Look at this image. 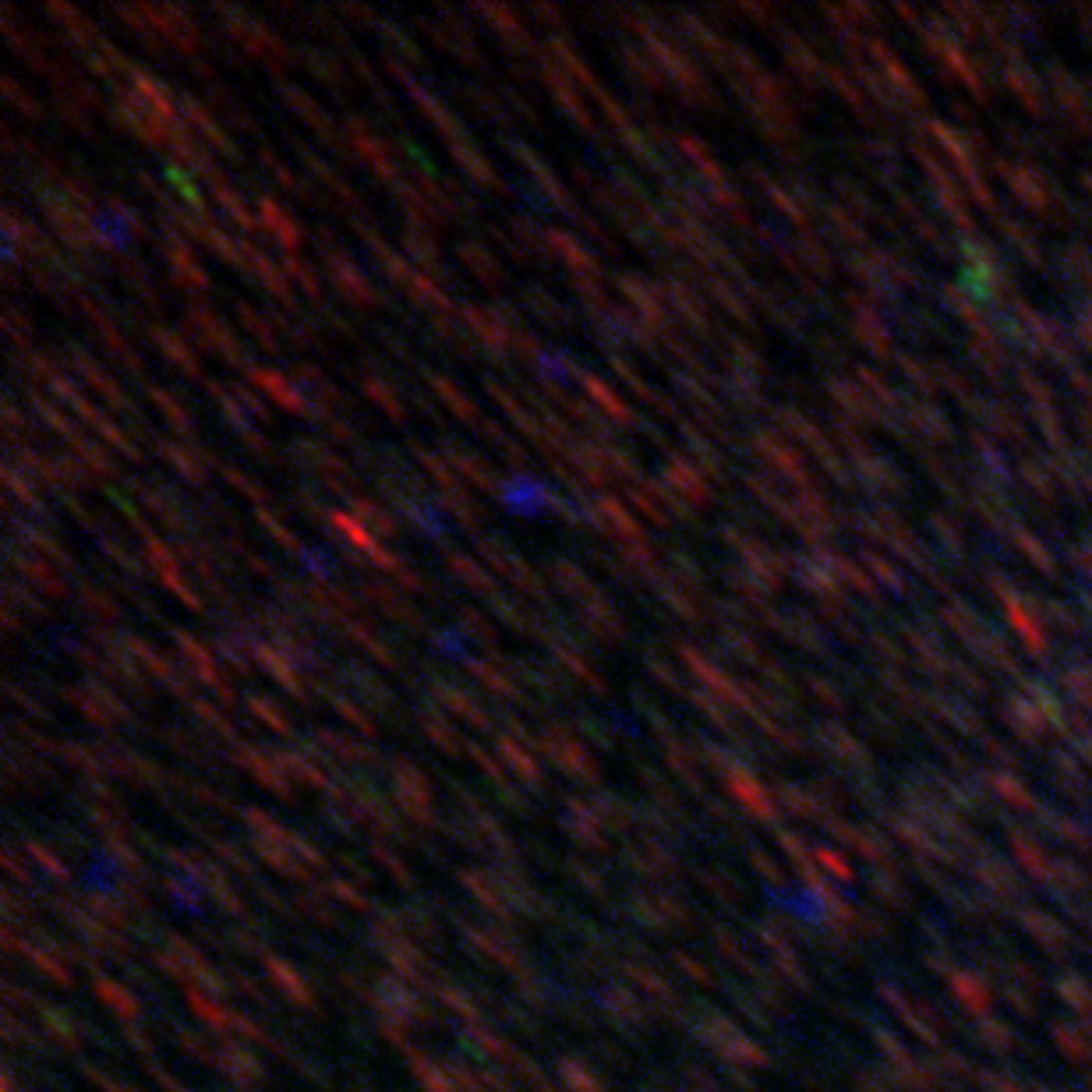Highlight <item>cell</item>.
<instances>
[{
	"label": "cell",
	"instance_id": "52a82bcc",
	"mask_svg": "<svg viewBox=\"0 0 1092 1092\" xmlns=\"http://www.w3.org/2000/svg\"><path fill=\"white\" fill-rule=\"evenodd\" d=\"M247 379L255 382V386L262 389V393H269L276 404L283 406V410H290V414H312V406L304 404V393H300L283 371L276 368H251L247 365Z\"/></svg>",
	"mask_w": 1092,
	"mask_h": 1092
},
{
	"label": "cell",
	"instance_id": "ba28073f",
	"mask_svg": "<svg viewBox=\"0 0 1092 1092\" xmlns=\"http://www.w3.org/2000/svg\"><path fill=\"white\" fill-rule=\"evenodd\" d=\"M68 357H71V365L78 368V375H82V379H86L88 386L96 389L100 396H103L106 404H113L117 410H124V414H135V406H131V400H124V389L117 386V382H113V379H110V375H106V371L100 368V365H96V361H92V357H88L86 351H78V347H68Z\"/></svg>",
	"mask_w": 1092,
	"mask_h": 1092
},
{
	"label": "cell",
	"instance_id": "4fadbf2b",
	"mask_svg": "<svg viewBox=\"0 0 1092 1092\" xmlns=\"http://www.w3.org/2000/svg\"><path fill=\"white\" fill-rule=\"evenodd\" d=\"M245 269H251V273L259 276V283H262L273 298H280V300H286V304H294V300H290V283H286V276H283V269L273 262L265 251L245 245Z\"/></svg>",
	"mask_w": 1092,
	"mask_h": 1092
},
{
	"label": "cell",
	"instance_id": "d6986e66",
	"mask_svg": "<svg viewBox=\"0 0 1092 1092\" xmlns=\"http://www.w3.org/2000/svg\"><path fill=\"white\" fill-rule=\"evenodd\" d=\"M545 86L552 88V96L559 100V106H563V110H569V117L580 124L583 131L598 135V124H594V117H587V106L577 100V92H573V82H569V78L555 74V71H545Z\"/></svg>",
	"mask_w": 1092,
	"mask_h": 1092
},
{
	"label": "cell",
	"instance_id": "7dc6e473",
	"mask_svg": "<svg viewBox=\"0 0 1092 1092\" xmlns=\"http://www.w3.org/2000/svg\"><path fill=\"white\" fill-rule=\"evenodd\" d=\"M82 601H88V608H96V612H100V616H113L117 619V605H113V601H106V598H100V591H88V587H82Z\"/></svg>",
	"mask_w": 1092,
	"mask_h": 1092
},
{
	"label": "cell",
	"instance_id": "603a6c76",
	"mask_svg": "<svg viewBox=\"0 0 1092 1092\" xmlns=\"http://www.w3.org/2000/svg\"><path fill=\"white\" fill-rule=\"evenodd\" d=\"M449 153H453V159H457L459 166L467 170V174L474 177V180H481V184H488V188H499V177L492 174V163L481 156V153H474L471 145H467V139L459 141H449Z\"/></svg>",
	"mask_w": 1092,
	"mask_h": 1092
},
{
	"label": "cell",
	"instance_id": "d4e9b609",
	"mask_svg": "<svg viewBox=\"0 0 1092 1092\" xmlns=\"http://www.w3.org/2000/svg\"><path fill=\"white\" fill-rule=\"evenodd\" d=\"M149 336H153V343H156L159 351L166 353V361H174V365L184 371V375H192V379H198V375H202V368H198V357H194V353L188 351V347H184L177 336L163 333V329H153Z\"/></svg>",
	"mask_w": 1092,
	"mask_h": 1092
},
{
	"label": "cell",
	"instance_id": "f546056e",
	"mask_svg": "<svg viewBox=\"0 0 1092 1092\" xmlns=\"http://www.w3.org/2000/svg\"><path fill=\"white\" fill-rule=\"evenodd\" d=\"M449 569H453V573H457L459 580L467 583L471 591H477V594L485 591L488 598H495V580L488 577V573H485V569H481V566L471 563L467 555H457V552H453V555H449Z\"/></svg>",
	"mask_w": 1092,
	"mask_h": 1092
},
{
	"label": "cell",
	"instance_id": "44dd1931",
	"mask_svg": "<svg viewBox=\"0 0 1092 1092\" xmlns=\"http://www.w3.org/2000/svg\"><path fill=\"white\" fill-rule=\"evenodd\" d=\"M424 379H428V382H432V386L439 389L442 393V400H446V404H449V410H457V418L459 421H467V424H481L485 421V418H481V410H477V404H471V400H467V396H463V389L459 386H453V382H449V379H442V375H432V371H424Z\"/></svg>",
	"mask_w": 1092,
	"mask_h": 1092
},
{
	"label": "cell",
	"instance_id": "6da1fadb",
	"mask_svg": "<svg viewBox=\"0 0 1092 1092\" xmlns=\"http://www.w3.org/2000/svg\"><path fill=\"white\" fill-rule=\"evenodd\" d=\"M318 247H322V262H326V276L333 280V286L340 290V298L347 304H357V308H379L382 298L379 290L365 280V273L351 262V255L343 247L333 245L329 230H318Z\"/></svg>",
	"mask_w": 1092,
	"mask_h": 1092
},
{
	"label": "cell",
	"instance_id": "b9f144b4",
	"mask_svg": "<svg viewBox=\"0 0 1092 1092\" xmlns=\"http://www.w3.org/2000/svg\"><path fill=\"white\" fill-rule=\"evenodd\" d=\"M300 57H308V68H312V74L315 78H322V82H329L333 88H340L347 78H343V71L333 64V57H326V53H300Z\"/></svg>",
	"mask_w": 1092,
	"mask_h": 1092
},
{
	"label": "cell",
	"instance_id": "7bdbcfd3",
	"mask_svg": "<svg viewBox=\"0 0 1092 1092\" xmlns=\"http://www.w3.org/2000/svg\"><path fill=\"white\" fill-rule=\"evenodd\" d=\"M365 393H368L371 400H375V404H379L382 410H386L389 418H396V421H404V418H406L404 406H400V400H393V393H389V389L382 386L379 379H365Z\"/></svg>",
	"mask_w": 1092,
	"mask_h": 1092
},
{
	"label": "cell",
	"instance_id": "4316f807",
	"mask_svg": "<svg viewBox=\"0 0 1092 1092\" xmlns=\"http://www.w3.org/2000/svg\"><path fill=\"white\" fill-rule=\"evenodd\" d=\"M477 15L488 18V21H495V25H499L495 33L502 35V39H513V47H520V50H527V47H530V39H527V33H524V25H520V21H516V15H510L506 7H488V4H481V7H477Z\"/></svg>",
	"mask_w": 1092,
	"mask_h": 1092
},
{
	"label": "cell",
	"instance_id": "8d00e7d4",
	"mask_svg": "<svg viewBox=\"0 0 1092 1092\" xmlns=\"http://www.w3.org/2000/svg\"><path fill=\"white\" fill-rule=\"evenodd\" d=\"M149 396H153V404H156L159 410H163V418H166V421L174 424L177 432L192 435V418H188V414H184V410L177 406V400H170V396H166V393H163L159 386H149Z\"/></svg>",
	"mask_w": 1092,
	"mask_h": 1092
},
{
	"label": "cell",
	"instance_id": "bcb514c9",
	"mask_svg": "<svg viewBox=\"0 0 1092 1092\" xmlns=\"http://www.w3.org/2000/svg\"><path fill=\"white\" fill-rule=\"evenodd\" d=\"M259 524H262V527L269 530V534H273V541H280V545H283V548H290V552H300L298 538H294V534H290L286 527H280V524H276V520L269 516V510H259Z\"/></svg>",
	"mask_w": 1092,
	"mask_h": 1092
},
{
	"label": "cell",
	"instance_id": "30bf717a",
	"mask_svg": "<svg viewBox=\"0 0 1092 1092\" xmlns=\"http://www.w3.org/2000/svg\"><path fill=\"white\" fill-rule=\"evenodd\" d=\"M145 559H149V566H153V569L159 573V580L166 583V587H170V591H174L177 598L184 601L188 608H202V601L192 598L188 583H184L180 577H177V559H174V552H170V548L163 545L159 538H153V534H145Z\"/></svg>",
	"mask_w": 1092,
	"mask_h": 1092
},
{
	"label": "cell",
	"instance_id": "83f0119b",
	"mask_svg": "<svg viewBox=\"0 0 1092 1092\" xmlns=\"http://www.w3.org/2000/svg\"><path fill=\"white\" fill-rule=\"evenodd\" d=\"M351 506H353V516H357L361 524H368V530L375 534V538H393V534H396V520H393L382 506L365 502V499H353Z\"/></svg>",
	"mask_w": 1092,
	"mask_h": 1092
},
{
	"label": "cell",
	"instance_id": "836d02e7",
	"mask_svg": "<svg viewBox=\"0 0 1092 1092\" xmlns=\"http://www.w3.org/2000/svg\"><path fill=\"white\" fill-rule=\"evenodd\" d=\"M406 290L418 298V304H424L428 312H435V315H446L449 308H453V300L442 294L435 283L428 280V276H414V280L406 283Z\"/></svg>",
	"mask_w": 1092,
	"mask_h": 1092
},
{
	"label": "cell",
	"instance_id": "f1b7e54d",
	"mask_svg": "<svg viewBox=\"0 0 1092 1092\" xmlns=\"http://www.w3.org/2000/svg\"><path fill=\"white\" fill-rule=\"evenodd\" d=\"M459 259L474 269L485 286H499V283H502V269H499V265L488 259V251H485V247H477V245H471V241H463V245H459Z\"/></svg>",
	"mask_w": 1092,
	"mask_h": 1092
},
{
	"label": "cell",
	"instance_id": "8fae6325",
	"mask_svg": "<svg viewBox=\"0 0 1092 1092\" xmlns=\"http://www.w3.org/2000/svg\"><path fill=\"white\" fill-rule=\"evenodd\" d=\"M294 449L300 453V459H308V467L315 463L318 474L326 477V485H329V488H351V485H353L351 467H347L343 459L336 457V453H329L326 446H318V442H304V439H298V442H294Z\"/></svg>",
	"mask_w": 1092,
	"mask_h": 1092
},
{
	"label": "cell",
	"instance_id": "f6af8a7d",
	"mask_svg": "<svg viewBox=\"0 0 1092 1092\" xmlns=\"http://www.w3.org/2000/svg\"><path fill=\"white\" fill-rule=\"evenodd\" d=\"M467 669L474 672L477 679H485V686L499 689V693H506V697H513V693H516V689H513V683H506V679H502V675H499V672H492V669H488V665H485V661H467Z\"/></svg>",
	"mask_w": 1092,
	"mask_h": 1092
},
{
	"label": "cell",
	"instance_id": "9c48e42d",
	"mask_svg": "<svg viewBox=\"0 0 1092 1092\" xmlns=\"http://www.w3.org/2000/svg\"><path fill=\"white\" fill-rule=\"evenodd\" d=\"M393 74H396V78H404L406 92H410V96H414V103H418L424 113H428V121L435 124V131H439L442 139H446V145H449V141L463 139V127H459V121L453 117V113H449V110H446V106L439 103V100H435V96H432V92H428V88H421L418 82H414V78H410V74H404L400 68H393Z\"/></svg>",
	"mask_w": 1092,
	"mask_h": 1092
},
{
	"label": "cell",
	"instance_id": "60d3db41",
	"mask_svg": "<svg viewBox=\"0 0 1092 1092\" xmlns=\"http://www.w3.org/2000/svg\"><path fill=\"white\" fill-rule=\"evenodd\" d=\"M237 315H241V322L247 326V333L255 336V340L262 343L265 351H276V336H273V329H269V326H265L262 318H259L255 312H251V308H247L245 300H237Z\"/></svg>",
	"mask_w": 1092,
	"mask_h": 1092
},
{
	"label": "cell",
	"instance_id": "ab89813d",
	"mask_svg": "<svg viewBox=\"0 0 1092 1092\" xmlns=\"http://www.w3.org/2000/svg\"><path fill=\"white\" fill-rule=\"evenodd\" d=\"M459 630H467V633H474L477 640H485V647H488V651H495V647H499V640H495L492 626H488V619L477 616L474 608H459Z\"/></svg>",
	"mask_w": 1092,
	"mask_h": 1092
},
{
	"label": "cell",
	"instance_id": "5b68a950",
	"mask_svg": "<svg viewBox=\"0 0 1092 1092\" xmlns=\"http://www.w3.org/2000/svg\"><path fill=\"white\" fill-rule=\"evenodd\" d=\"M149 18H153V25H156L159 33L170 39V47L177 53L192 57L202 47V35L194 29L192 11H184V7H149Z\"/></svg>",
	"mask_w": 1092,
	"mask_h": 1092
},
{
	"label": "cell",
	"instance_id": "7a4b0ae2",
	"mask_svg": "<svg viewBox=\"0 0 1092 1092\" xmlns=\"http://www.w3.org/2000/svg\"><path fill=\"white\" fill-rule=\"evenodd\" d=\"M216 15L227 21V33L245 47L247 53H255L259 60H265L269 68H280V60H286V43L280 35H273L265 25L251 21L245 11L237 7H216Z\"/></svg>",
	"mask_w": 1092,
	"mask_h": 1092
},
{
	"label": "cell",
	"instance_id": "7402d4cb",
	"mask_svg": "<svg viewBox=\"0 0 1092 1092\" xmlns=\"http://www.w3.org/2000/svg\"><path fill=\"white\" fill-rule=\"evenodd\" d=\"M159 453H163V459H166V463H170V467H174V471L184 477V481H192V485H206V467H202L198 453L184 449V446H174V442H159Z\"/></svg>",
	"mask_w": 1092,
	"mask_h": 1092
},
{
	"label": "cell",
	"instance_id": "8992f818",
	"mask_svg": "<svg viewBox=\"0 0 1092 1092\" xmlns=\"http://www.w3.org/2000/svg\"><path fill=\"white\" fill-rule=\"evenodd\" d=\"M255 206H259V227H262L265 233L286 251V255H298L300 241H304L298 220H294L286 209H280V206L273 202V194H262Z\"/></svg>",
	"mask_w": 1092,
	"mask_h": 1092
},
{
	"label": "cell",
	"instance_id": "74e56055",
	"mask_svg": "<svg viewBox=\"0 0 1092 1092\" xmlns=\"http://www.w3.org/2000/svg\"><path fill=\"white\" fill-rule=\"evenodd\" d=\"M404 247L406 251H410V255H414V259H418V262L424 265V269H428V273H442V259H439V247L432 245V241H418V237H414V230H406L404 233Z\"/></svg>",
	"mask_w": 1092,
	"mask_h": 1092
},
{
	"label": "cell",
	"instance_id": "e0dca14e",
	"mask_svg": "<svg viewBox=\"0 0 1092 1092\" xmlns=\"http://www.w3.org/2000/svg\"><path fill=\"white\" fill-rule=\"evenodd\" d=\"M446 463L453 467V474L467 477V481L477 485V488H485V492H502L499 481H495V474H492V467H488L481 457H471L467 449H449V453H446Z\"/></svg>",
	"mask_w": 1092,
	"mask_h": 1092
},
{
	"label": "cell",
	"instance_id": "4dcf8cb0",
	"mask_svg": "<svg viewBox=\"0 0 1092 1092\" xmlns=\"http://www.w3.org/2000/svg\"><path fill=\"white\" fill-rule=\"evenodd\" d=\"M139 495L145 499V502H149V510L159 513V516H163L170 527L184 530V516L177 513V510H180V502H177L174 495L166 499V492H163V488H149V485H139Z\"/></svg>",
	"mask_w": 1092,
	"mask_h": 1092
},
{
	"label": "cell",
	"instance_id": "e575fe53",
	"mask_svg": "<svg viewBox=\"0 0 1092 1092\" xmlns=\"http://www.w3.org/2000/svg\"><path fill=\"white\" fill-rule=\"evenodd\" d=\"M283 265H286V273L294 276V280L300 283V290L308 294L312 300L322 298V286H318V273L312 269V265L304 262V259H298V255H283Z\"/></svg>",
	"mask_w": 1092,
	"mask_h": 1092
},
{
	"label": "cell",
	"instance_id": "d6a6232c",
	"mask_svg": "<svg viewBox=\"0 0 1092 1092\" xmlns=\"http://www.w3.org/2000/svg\"><path fill=\"white\" fill-rule=\"evenodd\" d=\"M524 300L534 308V315L545 318L548 326H566V322H569V315L563 312V304L552 298V294H545L541 286H527V290H524Z\"/></svg>",
	"mask_w": 1092,
	"mask_h": 1092
},
{
	"label": "cell",
	"instance_id": "ee69618b",
	"mask_svg": "<svg viewBox=\"0 0 1092 1092\" xmlns=\"http://www.w3.org/2000/svg\"><path fill=\"white\" fill-rule=\"evenodd\" d=\"M223 477H227V481L233 485V488H237V492H245L247 499H251V502H259V510H265V502H269V492H265V488H259V485H251V481H247L245 474H237L233 467H223Z\"/></svg>",
	"mask_w": 1092,
	"mask_h": 1092
},
{
	"label": "cell",
	"instance_id": "2e32d148",
	"mask_svg": "<svg viewBox=\"0 0 1092 1092\" xmlns=\"http://www.w3.org/2000/svg\"><path fill=\"white\" fill-rule=\"evenodd\" d=\"M276 92H280V100L286 106H290V110H298V117L304 124H308V127H315L318 135H322V139H336V127L333 124H329V117H322V106L318 103H312V100H308V96H304V92H300V88H294V86H276Z\"/></svg>",
	"mask_w": 1092,
	"mask_h": 1092
},
{
	"label": "cell",
	"instance_id": "9a60e30c",
	"mask_svg": "<svg viewBox=\"0 0 1092 1092\" xmlns=\"http://www.w3.org/2000/svg\"><path fill=\"white\" fill-rule=\"evenodd\" d=\"M180 106H184V113H188V121L194 124V127H198V131H202V139L209 141L212 149H220V153H227V156H241V149H237V145H233V139H230L227 131H223V127H220V124L212 121L209 117V110H206V106H198L192 100V96H184V100H180Z\"/></svg>",
	"mask_w": 1092,
	"mask_h": 1092
},
{
	"label": "cell",
	"instance_id": "484cf974",
	"mask_svg": "<svg viewBox=\"0 0 1092 1092\" xmlns=\"http://www.w3.org/2000/svg\"><path fill=\"white\" fill-rule=\"evenodd\" d=\"M545 241H548V247H552V251H559V259H566V262L573 265V269H583V273H598V262H594V259H591V255H587V251H583V247L577 245L573 237H569V233L548 230Z\"/></svg>",
	"mask_w": 1092,
	"mask_h": 1092
},
{
	"label": "cell",
	"instance_id": "7c38bea8",
	"mask_svg": "<svg viewBox=\"0 0 1092 1092\" xmlns=\"http://www.w3.org/2000/svg\"><path fill=\"white\" fill-rule=\"evenodd\" d=\"M163 251H166V259H170V265H174V280L177 286H184V290H206L209 286V276H206V269L194 262L192 259V247L184 245L180 237H174L170 233V241L163 245Z\"/></svg>",
	"mask_w": 1092,
	"mask_h": 1092
},
{
	"label": "cell",
	"instance_id": "d590c367",
	"mask_svg": "<svg viewBox=\"0 0 1092 1092\" xmlns=\"http://www.w3.org/2000/svg\"><path fill=\"white\" fill-rule=\"evenodd\" d=\"M555 580L563 583L566 587V594H569V598H587V594H594V587H591V580H587V577H583L580 569H577V566L573 563H555Z\"/></svg>",
	"mask_w": 1092,
	"mask_h": 1092
},
{
	"label": "cell",
	"instance_id": "ffe728a7",
	"mask_svg": "<svg viewBox=\"0 0 1092 1092\" xmlns=\"http://www.w3.org/2000/svg\"><path fill=\"white\" fill-rule=\"evenodd\" d=\"M11 563H15V569L25 577V580H33L43 594H50V598H64V580L53 573L47 563H39L35 555H18L15 548H11Z\"/></svg>",
	"mask_w": 1092,
	"mask_h": 1092
},
{
	"label": "cell",
	"instance_id": "ac0fdd59",
	"mask_svg": "<svg viewBox=\"0 0 1092 1092\" xmlns=\"http://www.w3.org/2000/svg\"><path fill=\"white\" fill-rule=\"evenodd\" d=\"M365 594H368V601L375 605V608H382V612L393 616L396 622H404V626H410V630H424L421 616L400 598V591H389V587H382V583H368Z\"/></svg>",
	"mask_w": 1092,
	"mask_h": 1092
},
{
	"label": "cell",
	"instance_id": "f35d334b",
	"mask_svg": "<svg viewBox=\"0 0 1092 1092\" xmlns=\"http://www.w3.org/2000/svg\"><path fill=\"white\" fill-rule=\"evenodd\" d=\"M259 159H262L265 166H269V174L276 177V180H280V184L286 188V192H294V194H304V192H308L304 184H298V177H294L290 170H286V163H280V159H276V153H273L269 145H262V149H259Z\"/></svg>",
	"mask_w": 1092,
	"mask_h": 1092
},
{
	"label": "cell",
	"instance_id": "5bb4252c",
	"mask_svg": "<svg viewBox=\"0 0 1092 1092\" xmlns=\"http://www.w3.org/2000/svg\"><path fill=\"white\" fill-rule=\"evenodd\" d=\"M43 209H47V216H50L53 230L68 241L71 247H88L92 245V233L88 230H78V223H82V216L74 209H68L60 198L53 202V194H43Z\"/></svg>",
	"mask_w": 1092,
	"mask_h": 1092
},
{
	"label": "cell",
	"instance_id": "1f68e13d",
	"mask_svg": "<svg viewBox=\"0 0 1092 1092\" xmlns=\"http://www.w3.org/2000/svg\"><path fill=\"white\" fill-rule=\"evenodd\" d=\"M300 156H304V163H308V170H315V177L322 180V184H326V188H329V192L340 194V198H343L347 206H361V202H357V192H353V188L347 184V180H343V177H336L333 170H329V166L322 163V159L312 156V153H304V149H300Z\"/></svg>",
	"mask_w": 1092,
	"mask_h": 1092
},
{
	"label": "cell",
	"instance_id": "3957f363",
	"mask_svg": "<svg viewBox=\"0 0 1092 1092\" xmlns=\"http://www.w3.org/2000/svg\"><path fill=\"white\" fill-rule=\"evenodd\" d=\"M188 326L194 329V336H198V343L206 347V351H212L216 357H223V361H230V365H237V368L247 371V357L245 351H241V343L233 340V333L227 329V322L220 315H212V308H198V304H192L188 308Z\"/></svg>",
	"mask_w": 1092,
	"mask_h": 1092
},
{
	"label": "cell",
	"instance_id": "cb8c5ba5",
	"mask_svg": "<svg viewBox=\"0 0 1092 1092\" xmlns=\"http://www.w3.org/2000/svg\"><path fill=\"white\" fill-rule=\"evenodd\" d=\"M583 389H587V400L591 404H598L608 418H616V421H633V410L622 404V400H616V393L605 386L601 379H591V375H580Z\"/></svg>",
	"mask_w": 1092,
	"mask_h": 1092
},
{
	"label": "cell",
	"instance_id": "277c9868",
	"mask_svg": "<svg viewBox=\"0 0 1092 1092\" xmlns=\"http://www.w3.org/2000/svg\"><path fill=\"white\" fill-rule=\"evenodd\" d=\"M347 139L353 141V149H357V153L365 156V163H368L371 170H375V177H382L386 184H393V188H396V174H400V166L393 163V153H389L386 145H382V139H375V135H371L361 117H347Z\"/></svg>",
	"mask_w": 1092,
	"mask_h": 1092
}]
</instances>
